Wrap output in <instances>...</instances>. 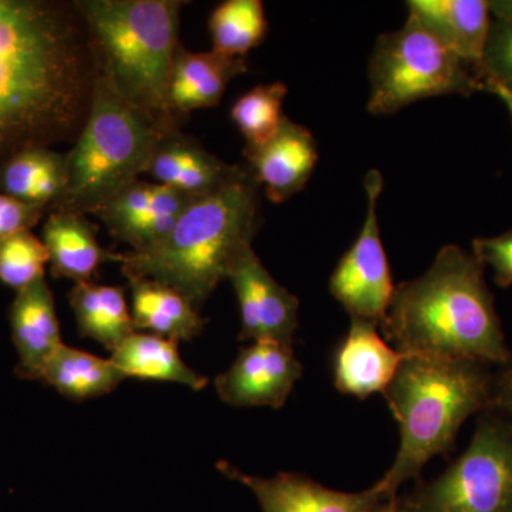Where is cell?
I'll return each instance as SVG.
<instances>
[{
    "label": "cell",
    "mask_w": 512,
    "mask_h": 512,
    "mask_svg": "<svg viewBox=\"0 0 512 512\" xmlns=\"http://www.w3.org/2000/svg\"><path fill=\"white\" fill-rule=\"evenodd\" d=\"M96 74L76 2L0 0V165L76 140Z\"/></svg>",
    "instance_id": "obj_1"
},
{
    "label": "cell",
    "mask_w": 512,
    "mask_h": 512,
    "mask_svg": "<svg viewBox=\"0 0 512 512\" xmlns=\"http://www.w3.org/2000/svg\"><path fill=\"white\" fill-rule=\"evenodd\" d=\"M484 268L473 252L458 245L441 248L429 271L394 288L380 323L384 339L403 356L505 365L511 352Z\"/></svg>",
    "instance_id": "obj_2"
},
{
    "label": "cell",
    "mask_w": 512,
    "mask_h": 512,
    "mask_svg": "<svg viewBox=\"0 0 512 512\" xmlns=\"http://www.w3.org/2000/svg\"><path fill=\"white\" fill-rule=\"evenodd\" d=\"M259 184L244 167L221 190L197 198L161 244L147 252H126L121 269L130 279H150L180 292L201 311L228 278L229 269L252 247L261 228Z\"/></svg>",
    "instance_id": "obj_3"
},
{
    "label": "cell",
    "mask_w": 512,
    "mask_h": 512,
    "mask_svg": "<svg viewBox=\"0 0 512 512\" xmlns=\"http://www.w3.org/2000/svg\"><path fill=\"white\" fill-rule=\"evenodd\" d=\"M488 366L460 357L403 356L383 392L400 430L397 456L377 481L387 497L419 481L431 458L453 450L464 421L490 409L494 375Z\"/></svg>",
    "instance_id": "obj_4"
},
{
    "label": "cell",
    "mask_w": 512,
    "mask_h": 512,
    "mask_svg": "<svg viewBox=\"0 0 512 512\" xmlns=\"http://www.w3.org/2000/svg\"><path fill=\"white\" fill-rule=\"evenodd\" d=\"M82 13L97 73L117 93L146 111L164 130H180L168 106V83L178 28L180 0H82Z\"/></svg>",
    "instance_id": "obj_5"
},
{
    "label": "cell",
    "mask_w": 512,
    "mask_h": 512,
    "mask_svg": "<svg viewBox=\"0 0 512 512\" xmlns=\"http://www.w3.org/2000/svg\"><path fill=\"white\" fill-rule=\"evenodd\" d=\"M175 131V130H174ZM164 130L96 74L89 113L66 154L67 180L55 210L93 214L147 174Z\"/></svg>",
    "instance_id": "obj_6"
},
{
    "label": "cell",
    "mask_w": 512,
    "mask_h": 512,
    "mask_svg": "<svg viewBox=\"0 0 512 512\" xmlns=\"http://www.w3.org/2000/svg\"><path fill=\"white\" fill-rule=\"evenodd\" d=\"M369 82L367 110L375 116L431 97L483 92L480 69L451 52L412 13L402 29L377 37Z\"/></svg>",
    "instance_id": "obj_7"
},
{
    "label": "cell",
    "mask_w": 512,
    "mask_h": 512,
    "mask_svg": "<svg viewBox=\"0 0 512 512\" xmlns=\"http://www.w3.org/2000/svg\"><path fill=\"white\" fill-rule=\"evenodd\" d=\"M397 503L403 512H512V420L485 410L464 453Z\"/></svg>",
    "instance_id": "obj_8"
},
{
    "label": "cell",
    "mask_w": 512,
    "mask_h": 512,
    "mask_svg": "<svg viewBox=\"0 0 512 512\" xmlns=\"http://www.w3.org/2000/svg\"><path fill=\"white\" fill-rule=\"evenodd\" d=\"M365 188V221L356 241L340 258L330 276L329 291L350 318L367 320L380 328L396 286L393 285L377 215L383 190V177L379 170H370L366 174Z\"/></svg>",
    "instance_id": "obj_9"
},
{
    "label": "cell",
    "mask_w": 512,
    "mask_h": 512,
    "mask_svg": "<svg viewBox=\"0 0 512 512\" xmlns=\"http://www.w3.org/2000/svg\"><path fill=\"white\" fill-rule=\"evenodd\" d=\"M194 200L197 198L140 178L113 195L92 215L106 225L111 237L128 245L130 252L141 254L167 238Z\"/></svg>",
    "instance_id": "obj_10"
},
{
    "label": "cell",
    "mask_w": 512,
    "mask_h": 512,
    "mask_svg": "<svg viewBox=\"0 0 512 512\" xmlns=\"http://www.w3.org/2000/svg\"><path fill=\"white\" fill-rule=\"evenodd\" d=\"M228 281L241 312V340H274L293 348L298 329L299 299L269 274L249 247L235 259Z\"/></svg>",
    "instance_id": "obj_11"
},
{
    "label": "cell",
    "mask_w": 512,
    "mask_h": 512,
    "mask_svg": "<svg viewBox=\"0 0 512 512\" xmlns=\"http://www.w3.org/2000/svg\"><path fill=\"white\" fill-rule=\"evenodd\" d=\"M302 373L293 348L274 340H255L215 379V389L229 406L281 409Z\"/></svg>",
    "instance_id": "obj_12"
},
{
    "label": "cell",
    "mask_w": 512,
    "mask_h": 512,
    "mask_svg": "<svg viewBox=\"0 0 512 512\" xmlns=\"http://www.w3.org/2000/svg\"><path fill=\"white\" fill-rule=\"evenodd\" d=\"M217 468L229 480L249 488L262 512H373L389 498L379 483L362 493H342L301 474L279 473L272 478L249 476L228 461H218Z\"/></svg>",
    "instance_id": "obj_13"
},
{
    "label": "cell",
    "mask_w": 512,
    "mask_h": 512,
    "mask_svg": "<svg viewBox=\"0 0 512 512\" xmlns=\"http://www.w3.org/2000/svg\"><path fill=\"white\" fill-rule=\"evenodd\" d=\"M244 156L268 200L282 204L311 180L319 151L311 131L285 116L274 137L262 146L245 147Z\"/></svg>",
    "instance_id": "obj_14"
},
{
    "label": "cell",
    "mask_w": 512,
    "mask_h": 512,
    "mask_svg": "<svg viewBox=\"0 0 512 512\" xmlns=\"http://www.w3.org/2000/svg\"><path fill=\"white\" fill-rule=\"evenodd\" d=\"M377 328L367 320H350L333 360V377L340 393L365 400L372 394H383L396 375L403 355L379 335Z\"/></svg>",
    "instance_id": "obj_15"
},
{
    "label": "cell",
    "mask_w": 512,
    "mask_h": 512,
    "mask_svg": "<svg viewBox=\"0 0 512 512\" xmlns=\"http://www.w3.org/2000/svg\"><path fill=\"white\" fill-rule=\"evenodd\" d=\"M244 167L220 160L180 130L161 137L147 174L154 183L173 188L192 198L221 190L242 173Z\"/></svg>",
    "instance_id": "obj_16"
},
{
    "label": "cell",
    "mask_w": 512,
    "mask_h": 512,
    "mask_svg": "<svg viewBox=\"0 0 512 512\" xmlns=\"http://www.w3.org/2000/svg\"><path fill=\"white\" fill-rule=\"evenodd\" d=\"M12 339L18 350V375L42 380L50 357L63 345L52 291L42 278L16 292L9 311Z\"/></svg>",
    "instance_id": "obj_17"
},
{
    "label": "cell",
    "mask_w": 512,
    "mask_h": 512,
    "mask_svg": "<svg viewBox=\"0 0 512 512\" xmlns=\"http://www.w3.org/2000/svg\"><path fill=\"white\" fill-rule=\"evenodd\" d=\"M247 70V59L225 56L215 50L191 52L180 43L168 83L171 113L180 121L191 111L218 106L232 79Z\"/></svg>",
    "instance_id": "obj_18"
},
{
    "label": "cell",
    "mask_w": 512,
    "mask_h": 512,
    "mask_svg": "<svg viewBox=\"0 0 512 512\" xmlns=\"http://www.w3.org/2000/svg\"><path fill=\"white\" fill-rule=\"evenodd\" d=\"M407 8L444 46L481 72L485 46L493 23L490 2L410 0Z\"/></svg>",
    "instance_id": "obj_19"
},
{
    "label": "cell",
    "mask_w": 512,
    "mask_h": 512,
    "mask_svg": "<svg viewBox=\"0 0 512 512\" xmlns=\"http://www.w3.org/2000/svg\"><path fill=\"white\" fill-rule=\"evenodd\" d=\"M96 228L86 215L72 211L50 212L43 227V244L55 278L72 279L74 284L92 282L101 265L121 262L123 254L101 247Z\"/></svg>",
    "instance_id": "obj_20"
},
{
    "label": "cell",
    "mask_w": 512,
    "mask_h": 512,
    "mask_svg": "<svg viewBox=\"0 0 512 512\" xmlns=\"http://www.w3.org/2000/svg\"><path fill=\"white\" fill-rule=\"evenodd\" d=\"M131 316L136 330L177 340L197 338L205 326L200 311L185 296L160 282L130 279Z\"/></svg>",
    "instance_id": "obj_21"
},
{
    "label": "cell",
    "mask_w": 512,
    "mask_h": 512,
    "mask_svg": "<svg viewBox=\"0 0 512 512\" xmlns=\"http://www.w3.org/2000/svg\"><path fill=\"white\" fill-rule=\"evenodd\" d=\"M66 154L53 148H26L0 165V192L52 211L66 188Z\"/></svg>",
    "instance_id": "obj_22"
},
{
    "label": "cell",
    "mask_w": 512,
    "mask_h": 512,
    "mask_svg": "<svg viewBox=\"0 0 512 512\" xmlns=\"http://www.w3.org/2000/svg\"><path fill=\"white\" fill-rule=\"evenodd\" d=\"M111 362L128 377L183 384L200 392L208 386V377L200 375L184 362L178 352L177 340L134 332L111 352Z\"/></svg>",
    "instance_id": "obj_23"
},
{
    "label": "cell",
    "mask_w": 512,
    "mask_h": 512,
    "mask_svg": "<svg viewBox=\"0 0 512 512\" xmlns=\"http://www.w3.org/2000/svg\"><path fill=\"white\" fill-rule=\"evenodd\" d=\"M69 301L80 335L96 340L110 352L137 332L126 296L119 286L93 281L74 284Z\"/></svg>",
    "instance_id": "obj_24"
},
{
    "label": "cell",
    "mask_w": 512,
    "mask_h": 512,
    "mask_svg": "<svg viewBox=\"0 0 512 512\" xmlns=\"http://www.w3.org/2000/svg\"><path fill=\"white\" fill-rule=\"evenodd\" d=\"M43 382L74 402H86L113 392L126 376L110 359L63 345L50 357Z\"/></svg>",
    "instance_id": "obj_25"
},
{
    "label": "cell",
    "mask_w": 512,
    "mask_h": 512,
    "mask_svg": "<svg viewBox=\"0 0 512 512\" xmlns=\"http://www.w3.org/2000/svg\"><path fill=\"white\" fill-rule=\"evenodd\" d=\"M212 50L225 56L247 59L268 33L261 0H225L212 10L208 22Z\"/></svg>",
    "instance_id": "obj_26"
},
{
    "label": "cell",
    "mask_w": 512,
    "mask_h": 512,
    "mask_svg": "<svg viewBox=\"0 0 512 512\" xmlns=\"http://www.w3.org/2000/svg\"><path fill=\"white\" fill-rule=\"evenodd\" d=\"M286 96L285 83L258 84L232 104L231 120L247 141L245 147L262 146L274 137L285 117L282 107Z\"/></svg>",
    "instance_id": "obj_27"
},
{
    "label": "cell",
    "mask_w": 512,
    "mask_h": 512,
    "mask_svg": "<svg viewBox=\"0 0 512 512\" xmlns=\"http://www.w3.org/2000/svg\"><path fill=\"white\" fill-rule=\"evenodd\" d=\"M49 252L32 231H22L0 241V282L9 288H28L45 278Z\"/></svg>",
    "instance_id": "obj_28"
},
{
    "label": "cell",
    "mask_w": 512,
    "mask_h": 512,
    "mask_svg": "<svg viewBox=\"0 0 512 512\" xmlns=\"http://www.w3.org/2000/svg\"><path fill=\"white\" fill-rule=\"evenodd\" d=\"M490 36L485 46L481 79H490L512 92V2H490Z\"/></svg>",
    "instance_id": "obj_29"
},
{
    "label": "cell",
    "mask_w": 512,
    "mask_h": 512,
    "mask_svg": "<svg viewBox=\"0 0 512 512\" xmlns=\"http://www.w3.org/2000/svg\"><path fill=\"white\" fill-rule=\"evenodd\" d=\"M473 254L481 264L494 269V282L500 288L512 286V228L497 237L476 238Z\"/></svg>",
    "instance_id": "obj_30"
},
{
    "label": "cell",
    "mask_w": 512,
    "mask_h": 512,
    "mask_svg": "<svg viewBox=\"0 0 512 512\" xmlns=\"http://www.w3.org/2000/svg\"><path fill=\"white\" fill-rule=\"evenodd\" d=\"M46 211V208L26 204L0 192V241L18 232L30 231Z\"/></svg>",
    "instance_id": "obj_31"
},
{
    "label": "cell",
    "mask_w": 512,
    "mask_h": 512,
    "mask_svg": "<svg viewBox=\"0 0 512 512\" xmlns=\"http://www.w3.org/2000/svg\"><path fill=\"white\" fill-rule=\"evenodd\" d=\"M490 410L512 420V355L510 360L501 366L500 373L494 375Z\"/></svg>",
    "instance_id": "obj_32"
},
{
    "label": "cell",
    "mask_w": 512,
    "mask_h": 512,
    "mask_svg": "<svg viewBox=\"0 0 512 512\" xmlns=\"http://www.w3.org/2000/svg\"><path fill=\"white\" fill-rule=\"evenodd\" d=\"M483 92L494 94L503 101L504 106L510 111L512 117V92L507 87L501 86L500 83L494 82V80L483 79Z\"/></svg>",
    "instance_id": "obj_33"
},
{
    "label": "cell",
    "mask_w": 512,
    "mask_h": 512,
    "mask_svg": "<svg viewBox=\"0 0 512 512\" xmlns=\"http://www.w3.org/2000/svg\"><path fill=\"white\" fill-rule=\"evenodd\" d=\"M373 512H403L402 508L399 507V503H397L396 498H386L382 503L377 505Z\"/></svg>",
    "instance_id": "obj_34"
}]
</instances>
